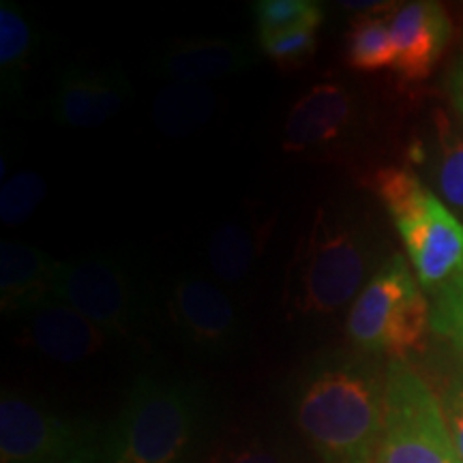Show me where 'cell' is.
Wrapping results in <instances>:
<instances>
[{
  "instance_id": "obj_1",
  "label": "cell",
  "mask_w": 463,
  "mask_h": 463,
  "mask_svg": "<svg viewBox=\"0 0 463 463\" xmlns=\"http://www.w3.org/2000/svg\"><path fill=\"white\" fill-rule=\"evenodd\" d=\"M294 416L322 463H375L384 378L363 358H324L300 382Z\"/></svg>"
},
{
  "instance_id": "obj_2",
  "label": "cell",
  "mask_w": 463,
  "mask_h": 463,
  "mask_svg": "<svg viewBox=\"0 0 463 463\" xmlns=\"http://www.w3.org/2000/svg\"><path fill=\"white\" fill-rule=\"evenodd\" d=\"M373 262L367 225L337 202L320 206L288 269L283 300L289 316L324 317L354 303L373 277Z\"/></svg>"
},
{
  "instance_id": "obj_3",
  "label": "cell",
  "mask_w": 463,
  "mask_h": 463,
  "mask_svg": "<svg viewBox=\"0 0 463 463\" xmlns=\"http://www.w3.org/2000/svg\"><path fill=\"white\" fill-rule=\"evenodd\" d=\"M200 427L202 402L194 386L142 375L106 433L101 463H189Z\"/></svg>"
},
{
  "instance_id": "obj_4",
  "label": "cell",
  "mask_w": 463,
  "mask_h": 463,
  "mask_svg": "<svg viewBox=\"0 0 463 463\" xmlns=\"http://www.w3.org/2000/svg\"><path fill=\"white\" fill-rule=\"evenodd\" d=\"M373 184L402 236L419 286L439 292L463 273V222L408 167H382Z\"/></svg>"
},
{
  "instance_id": "obj_5",
  "label": "cell",
  "mask_w": 463,
  "mask_h": 463,
  "mask_svg": "<svg viewBox=\"0 0 463 463\" xmlns=\"http://www.w3.org/2000/svg\"><path fill=\"white\" fill-rule=\"evenodd\" d=\"M403 256H391L361 289L345 320L358 350L403 356L420 350L431 331V305Z\"/></svg>"
},
{
  "instance_id": "obj_6",
  "label": "cell",
  "mask_w": 463,
  "mask_h": 463,
  "mask_svg": "<svg viewBox=\"0 0 463 463\" xmlns=\"http://www.w3.org/2000/svg\"><path fill=\"white\" fill-rule=\"evenodd\" d=\"M375 463H461L442 403L402 358L384 375V422Z\"/></svg>"
},
{
  "instance_id": "obj_7",
  "label": "cell",
  "mask_w": 463,
  "mask_h": 463,
  "mask_svg": "<svg viewBox=\"0 0 463 463\" xmlns=\"http://www.w3.org/2000/svg\"><path fill=\"white\" fill-rule=\"evenodd\" d=\"M106 433L97 422L65 419L5 391L0 399L3 463H101Z\"/></svg>"
},
{
  "instance_id": "obj_8",
  "label": "cell",
  "mask_w": 463,
  "mask_h": 463,
  "mask_svg": "<svg viewBox=\"0 0 463 463\" xmlns=\"http://www.w3.org/2000/svg\"><path fill=\"white\" fill-rule=\"evenodd\" d=\"M54 298L82 314L108 337L136 339L146 328V307L129 270L118 260L92 253L58 262Z\"/></svg>"
},
{
  "instance_id": "obj_9",
  "label": "cell",
  "mask_w": 463,
  "mask_h": 463,
  "mask_svg": "<svg viewBox=\"0 0 463 463\" xmlns=\"http://www.w3.org/2000/svg\"><path fill=\"white\" fill-rule=\"evenodd\" d=\"M167 311L181 337L204 354H223L241 337V317L222 288L198 275L172 283Z\"/></svg>"
},
{
  "instance_id": "obj_10",
  "label": "cell",
  "mask_w": 463,
  "mask_h": 463,
  "mask_svg": "<svg viewBox=\"0 0 463 463\" xmlns=\"http://www.w3.org/2000/svg\"><path fill=\"white\" fill-rule=\"evenodd\" d=\"M131 84L116 69L71 65L61 73L52 114L69 129H97L131 99Z\"/></svg>"
},
{
  "instance_id": "obj_11",
  "label": "cell",
  "mask_w": 463,
  "mask_h": 463,
  "mask_svg": "<svg viewBox=\"0 0 463 463\" xmlns=\"http://www.w3.org/2000/svg\"><path fill=\"white\" fill-rule=\"evenodd\" d=\"M256 62V50L247 43L223 37H195L165 43L153 58V69L172 82L206 84L247 71Z\"/></svg>"
},
{
  "instance_id": "obj_12",
  "label": "cell",
  "mask_w": 463,
  "mask_h": 463,
  "mask_svg": "<svg viewBox=\"0 0 463 463\" xmlns=\"http://www.w3.org/2000/svg\"><path fill=\"white\" fill-rule=\"evenodd\" d=\"M22 337L31 350L62 364L82 363L108 344V335L101 328L58 298L45 300L26 314Z\"/></svg>"
},
{
  "instance_id": "obj_13",
  "label": "cell",
  "mask_w": 463,
  "mask_h": 463,
  "mask_svg": "<svg viewBox=\"0 0 463 463\" xmlns=\"http://www.w3.org/2000/svg\"><path fill=\"white\" fill-rule=\"evenodd\" d=\"M395 43L392 69L405 80H425L433 71L450 39V20L439 3H408L391 17Z\"/></svg>"
},
{
  "instance_id": "obj_14",
  "label": "cell",
  "mask_w": 463,
  "mask_h": 463,
  "mask_svg": "<svg viewBox=\"0 0 463 463\" xmlns=\"http://www.w3.org/2000/svg\"><path fill=\"white\" fill-rule=\"evenodd\" d=\"M58 262L26 242L0 245V309L7 317L26 316L54 298Z\"/></svg>"
},
{
  "instance_id": "obj_15",
  "label": "cell",
  "mask_w": 463,
  "mask_h": 463,
  "mask_svg": "<svg viewBox=\"0 0 463 463\" xmlns=\"http://www.w3.org/2000/svg\"><path fill=\"white\" fill-rule=\"evenodd\" d=\"M219 95L211 86L172 82L153 101V120L165 136L183 137L202 129L215 118Z\"/></svg>"
},
{
  "instance_id": "obj_16",
  "label": "cell",
  "mask_w": 463,
  "mask_h": 463,
  "mask_svg": "<svg viewBox=\"0 0 463 463\" xmlns=\"http://www.w3.org/2000/svg\"><path fill=\"white\" fill-rule=\"evenodd\" d=\"M266 245V225L225 222L208 239V262L223 283L236 286L251 273Z\"/></svg>"
},
{
  "instance_id": "obj_17",
  "label": "cell",
  "mask_w": 463,
  "mask_h": 463,
  "mask_svg": "<svg viewBox=\"0 0 463 463\" xmlns=\"http://www.w3.org/2000/svg\"><path fill=\"white\" fill-rule=\"evenodd\" d=\"M433 194L463 222V127L438 109L430 157Z\"/></svg>"
},
{
  "instance_id": "obj_18",
  "label": "cell",
  "mask_w": 463,
  "mask_h": 463,
  "mask_svg": "<svg viewBox=\"0 0 463 463\" xmlns=\"http://www.w3.org/2000/svg\"><path fill=\"white\" fill-rule=\"evenodd\" d=\"M37 34L14 0L0 3V84L5 95H15L22 89L31 67Z\"/></svg>"
},
{
  "instance_id": "obj_19",
  "label": "cell",
  "mask_w": 463,
  "mask_h": 463,
  "mask_svg": "<svg viewBox=\"0 0 463 463\" xmlns=\"http://www.w3.org/2000/svg\"><path fill=\"white\" fill-rule=\"evenodd\" d=\"M292 108L300 109L311 120H316L337 142L344 140L356 123L354 95L347 86L339 82H322L311 86Z\"/></svg>"
},
{
  "instance_id": "obj_20",
  "label": "cell",
  "mask_w": 463,
  "mask_h": 463,
  "mask_svg": "<svg viewBox=\"0 0 463 463\" xmlns=\"http://www.w3.org/2000/svg\"><path fill=\"white\" fill-rule=\"evenodd\" d=\"M347 62L358 71H380L395 65L391 22L382 17H361L352 24L345 39Z\"/></svg>"
},
{
  "instance_id": "obj_21",
  "label": "cell",
  "mask_w": 463,
  "mask_h": 463,
  "mask_svg": "<svg viewBox=\"0 0 463 463\" xmlns=\"http://www.w3.org/2000/svg\"><path fill=\"white\" fill-rule=\"evenodd\" d=\"M258 34H275L298 28H320L324 7L314 0H260L253 5Z\"/></svg>"
},
{
  "instance_id": "obj_22",
  "label": "cell",
  "mask_w": 463,
  "mask_h": 463,
  "mask_svg": "<svg viewBox=\"0 0 463 463\" xmlns=\"http://www.w3.org/2000/svg\"><path fill=\"white\" fill-rule=\"evenodd\" d=\"M48 194V184L37 172H17L0 189V219L7 225H20L34 215Z\"/></svg>"
},
{
  "instance_id": "obj_23",
  "label": "cell",
  "mask_w": 463,
  "mask_h": 463,
  "mask_svg": "<svg viewBox=\"0 0 463 463\" xmlns=\"http://www.w3.org/2000/svg\"><path fill=\"white\" fill-rule=\"evenodd\" d=\"M431 331L463 354V273L450 279L431 305Z\"/></svg>"
},
{
  "instance_id": "obj_24",
  "label": "cell",
  "mask_w": 463,
  "mask_h": 463,
  "mask_svg": "<svg viewBox=\"0 0 463 463\" xmlns=\"http://www.w3.org/2000/svg\"><path fill=\"white\" fill-rule=\"evenodd\" d=\"M317 28H298L275 34H258L260 48L279 65H303L317 48Z\"/></svg>"
},
{
  "instance_id": "obj_25",
  "label": "cell",
  "mask_w": 463,
  "mask_h": 463,
  "mask_svg": "<svg viewBox=\"0 0 463 463\" xmlns=\"http://www.w3.org/2000/svg\"><path fill=\"white\" fill-rule=\"evenodd\" d=\"M444 410V419H447L450 438L457 449V455L463 463V375H457L450 380V384L444 391L442 399H439Z\"/></svg>"
},
{
  "instance_id": "obj_26",
  "label": "cell",
  "mask_w": 463,
  "mask_h": 463,
  "mask_svg": "<svg viewBox=\"0 0 463 463\" xmlns=\"http://www.w3.org/2000/svg\"><path fill=\"white\" fill-rule=\"evenodd\" d=\"M211 463H283L279 457L262 447H242L219 455Z\"/></svg>"
},
{
  "instance_id": "obj_27",
  "label": "cell",
  "mask_w": 463,
  "mask_h": 463,
  "mask_svg": "<svg viewBox=\"0 0 463 463\" xmlns=\"http://www.w3.org/2000/svg\"><path fill=\"white\" fill-rule=\"evenodd\" d=\"M449 92H450V101H453L457 114H459L463 120V56L455 62V67L450 69Z\"/></svg>"
},
{
  "instance_id": "obj_28",
  "label": "cell",
  "mask_w": 463,
  "mask_h": 463,
  "mask_svg": "<svg viewBox=\"0 0 463 463\" xmlns=\"http://www.w3.org/2000/svg\"><path fill=\"white\" fill-rule=\"evenodd\" d=\"M339 5L350 11H363V14H367V11L382 9V7H389V5H384V3H339Z\"/></svg>"
}]
</instances>
